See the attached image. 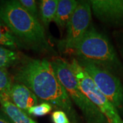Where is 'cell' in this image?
<instances>
[{
	"mask_svg": "<svg viewBox=\"0 0 123 123\" xmlns=\"http://www.w3.org/2000/svg\"><path fill=\"white\" fill-rule=\"evenodd\" d=\"M0 45L12 50L22 46L21 42L14 35L5 23L0 19Z\"/></svg>",
	"mask_w": 123,
	"mask_h": 123,
	"instance_id": "obj_13",
	"label": "cell"
},
{
	"mask_svg": "<svg viewBox=\"0 0 123 123\" xmlns=\"http://www.w3.org/2000/svg\"><path fill=\"white\" fill-rule=\"evenodd\" d=\"M51 119L53 123H71L68 115L60 110H56L53 111Z\"/></svg>",
	"mask_w": 123,
	"mask_h": 123,
	"instance_id": "obj_18",
	"label": "cell"
},
{
	"mask_svg": "<svg viewBox=\"0 0 123 123\" xmlns=\"http://www.w3.org/2000/svg\"><path fill=\"white\" fill-rule=\"evenodd\" d=\"M92 8L88 1H79L77 7L66 26L64 39L60 42V48L65 52L73 51L91 25Z\"/></svg>",
	"mask_w": 123,
	"mask_h": 123,
	"instance_id": "obj_7",
	"label": "cell"
},
{
	"mask_svg": "<svg viewBox=\"0 0 123 123\" xmlns=\"http://www.w3.org/2000/svg\"><path fill=\"white\" fill-rule=\"evenodd\" d=\"M10 101L26 114L30 108L38 105L40 102L27 86L17 82H13L10 91Z\"/></svg>",
	"mask_w": 123,
	"mask_h": 123,
	"instance_id": "obj_9",
	"label": "cell"
},
{
	"mask_svg": "<svg viewBox=\"0 0 123 123\" xmlns=\"http://www.w3.org/2000/svg\"><path fill=\"white\" fill-rule=\"evenodd\" d=\"M0 19L21 42L37 49L49 47L43 25L18 1H0Z\"/></svg>",
	"mask_w": 123,
	"mask_h": 123,
	"instance_id": "obj_2",
	"label": "cell"
},
{
	"mask_svg": "<svg viewBox=\"0 0 123 123\" xmlns=\"http://www.w3.org/2000/svg\"><path fill=\"white\" fill-rule=\"evenodd\" d=\"M51 63L70 100L81 111L86 123H108L105 117L80 88L70 63L60 57L53 58Z\"/></svg>",
	"mask_w": 123,
	"mask_h": 123,
	"instance_id": "obj_4",
	"label": "cell"
},
{
	"mask_svg": "<svg viewBox=\"0 0 123 123\" xmlns=\"http://www.w3.org/2000/svg\"><path fill=\"white\" fill-rule=\"evenodd\" d=\"M13 82L12 77L8 70L0 68V103L10 101V91Z\"/></svg>",
	"mask_w": 123,
	"mask_h": 123,
	"instance_id": "obj_15",
	"label": "cell"
},
{
	"mask_svg": "<svg viewBox=\"0 0 123 123\" xmlns=\"http://www.w3.org/2000/svg\"><path fill=\"white\" fill-rule=\"evenodd\" d=\"M92 11L100 21L108 23L123 21V0L88 1Z\"/></svg>",
	"mask_w": 123,
	"mask_h": 123,
	"instance_id": "obj_8",
	"label": "cell"
},
{
	"mask_svg": "<svg viewBox=\"0 0 123 123\" xmlns=\"http://www.w3.org/2000/svg\"><path fill=\"white\" fill-rule=\"evenodd\" d=\"M78 4L79 1L75 0H59L55 17L53 20V22L59 28L66 27Z\"/></svg>",
	"mask_w": 123,
	"mask_h": 123,
	"instance_id": "obj_10",
	"label": "cell"
},
{
	"mask_svg": "<svg viewBox=\"0 0 123 123\" xmlns=\"http://www.w3.org/2000/svg\"><path fill=\"white\" fill-rule=\"evenodd\" d=\"M98 89L118 109L123 106V86L110 70L91 62L76 59Z\"/></svg>",
	"mask_w": 123,
	"mask_h": 123,
	"instance_id": "obj_6",
	"label": "cell"
},
{
	"mask_svg": "<svg viewBox=\"0 0 123 123\" xmlns=\"http://www.w3.org/2000/svg\"><path fill=\"white\" fill-rule=\"evenodd\" d=\"M18 3L27 12L32 15L36 19L39 20V10L38 8V4L35 0H18Z\"/></svg>",
	"mask_w": 123,
	"mask_h": 123,
	"instance_id": "obj_17",
	"label": "cell"
},
{
	"mask_svg": "<svg viewBox=\"0 0 123 123\" xmlns=\"http://www.w3.org/2000/svg\"><path fill=\"white\" fill-rule=\"evenodd\" d=\"M72 52L77 57L75 59L91 62L111 72L120 67V62L109 40L92 25Z\"/></svg>",
	"mask_w": 123,
	"mask_h": 123,
	"instance_id": "obj_3",
	"label": "cell"
},
{
	"mask_svg": "<svg viewBox=\"0 0 123 123\" xmlns=\"http://www.w3.org/2000/svg\"><path fill=\"white\" fill-rule=\"evenodd\" d=\"M53 110V107L47 103H41L33 106L27 111V114L30 116L41 117L48 114Z\"/></svg>",
	"mask_w": 123,
	"mask_h": 123,
	"instance_id": "obj_16",
	"label": "cell"
},
{
	"mask_svg": "<svg viewBox=\"0 0 123 123\" xmlns=\"http://www.w3.org/2000/svg\"><path fill=\"white\" fill-rule=\"evenodd\" d=\"M59 0H42L39 8L40 23L45 27H48L53 21L57 11Z\"/></svg>",
	"mask_w": 123,
	"mask_h": 123,
	"instance_id": "obj_12",
	"label": "cell"
},
{
	"mask_svg": "<svg viewBox=\"0 0 123 123\" xmlns=\"http://www.w3.org/2000/svg\"><path fill=\"white\" fill-rule=\"evenodd\" d=\"M21 60V55L14 50L4 47L0 45V68L12 67Z\"/></svg>",
	"mask_w": 123,
	"mask_h": 123,
	"instance_id": "obj_14",
	"label": "cell"
},
{
	"mask_svg": "<svg viewBox=\"0 0 123 123\" xmlns=\"http://www.w3.org/2000/svg\"><path fill=\"white\" fill-rule=\"evenodd\" d=\"M12 79L14 82L27 86L39 101L64 111L71 123H79V116L73 103L51 62L47 59L28 60L18 68Z\"/></svg>",
	"mask_w": 123,
	"mask_h": 123,
	"instance_id": "obj_1",
	"label": "cell"
},
{
	"mask_svg": "<svg viewBox=\"0 0 123 123\" xmlns=\"http://www.w3.org/2000/svg\"><path fill=\"white\" fill-rule=\"evenodd\" d=\"M1 110L13 123H37L29 115L18 109L10 101H4L0 103Z\"/></svg>",
	"mask_w": 123,
	"mask_h": 123,
	"instance_id": "obj_11",
	"label": "cell"
},
{
	"mask_svg": "<svg viewBox=\"0 0 123 123\" xmlns=\"http://www.w3.org/2000/svg\"><path fill=\"white\" fill-rule=\"evenodd\" d=\"M0 123H13L11 120L0 110Z\"/></svg>",
	"mask_w": 123,
	"mask_h": 123,
	"instance_id": "obj_19",
	"label": "cell"
},
{
	"mask_svg": "<svg viewBox=\"0 0 123 123\" xmlns=\"http://www.w3.org/2000/svg\"><path fill=\"white\" fill-rule=\"evenodd\" d=\"M70 64L80 88L105 117L108 123H123L118 109L98 89L78 61L74 58Z\"/></svg>",
	"mask_w": 123,
	"mask_h": 123,
	"instance_id": "obj_5",
	"label": "cell"
}]
</instances>
